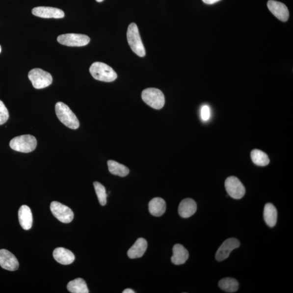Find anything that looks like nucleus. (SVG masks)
<instances>
[{"mask_svg": "<svg viewBox=\"0 0 293 293\" xmlns=\"http://www.w3.org/2000/svg\"><path fill=\"white\" fill-rule=\"evenodd\" d=\"M56 116L60 122L72 130H77L80 127V122L70 107L64 103L59 102L55 105Z\"/></svg>", "mask_w": 293, "mask_h": 293, "instance_id": "f257e3e1", "label": "nucleus"}, {"mask_svg": "<svg viewBox=\"0 0 293 293\" xmlns=\"http://www.w3.org/2000/svg\"><path fill=\"white\" fill-rule=\"evenodd\" d=\"M90 73L95 80L102 81L111 82L117 78L116 72L110 66L101 62L92 64Z\"/></svg>", "mask_w": 293, "mask_h": 293, "instance_id": "f03ea898", "label": "nucleus"}, {"mask_svg": "<svg viewBox=\"0 0 293 293\" xmlns=\"http://www.w3.org/2000/svg\"><path fill=\"white\" fill-rule=\"evenodd\" d=\"M127 37L128 44L133 53L140 57L146 55V50L144 47L137 25L132 23L128 27Z\"/></svg>", "mask_w": 293, "mask_h": 293, "instance_id": "7ed1b4c3", "label": "nucleus"}, {"mask_svg": "<svg viewBox=\"0 0 293 293\" xmlns=\"http://www.w3.org/2000/svg\"><path fill=\"white\" fill-rule=\"evenodd\" d=\"M37 145V139L34 136L30 135H24L15 137L9 143V146L12 150L27 153L33 151Z\"/></svg>", "mask_w": 293, "mask_h": 293, "instance_id": "20e7f679", "label": "nucleus"}, {"mask_svg": "<svg viewBox=\"0 0 293 293\" xmlns=\"http://www.w3.org/2000/svg\"><path fill=\"white\" fill-rule=\"evenodd\" d=\"M142 99L149 106L155 109H161L165 104L163 92L156 88H148L142 92Z\"/></svg>", "mask_w": 293, "mask_h": 293, "instance_id": "39448f33", "label": "nucleus"}, {"mask_svg": "<svg viewBox=\"0 0 293 293\" xmlns=\"http://www.w3.org/2000/svg\"><path fill=\"white\" fill-rule=\"evenodd\" d=\"M28 77L35 89H44L53 83L52 76L48 72L41 69L37 68L30 70Z\"/></svg>", "mask_w": 293, "mask_h": 293, "instance_id": "423d86ee", "label": "nucleus"}, {"mask_svg": "<svg viewBox=\"0 0 293 293\" xmlns=\"http://www.w3.org/2000/svg\"><path fill=\"white\" fill-rule=\"evenodd\" d=\"M57 41L61 45L72 47H81L88 44L90 39L88 36L84 34L68 33L58 36Z\"/></svg>", "mask_w": 293, "mask_h": 293, "instance_id": "0eeeda50", "label": "nucleus"}, {"mask_svg": "<svg viewBox=\"0 0 293 293\" xmlns=\"http://www.w3.org/2000/svg\"><path fill=\"white\" fill-rule=\"evenodd\" d=\"M51 212L60 222L69 223L73 220L74 214L72 210L57 202H53L50 205Z\"/></svg>", "mask_w": 293, "mask_h": 293, "instance_id": "6e6552de", "label": "nucleus"}, {"mask_svg": "<svg viewBox=\"0 0 293 293\" xmlns=\"http://www.w3.org/2000/svg\"><path fill=\"white\" fill-rule=\"evenodd\" d=\"M225 187L230 196L235 199L242 198L245 193L244 185L237 177L234 176L226 179Z\"/></svg>", "mask_w": 293, "mask_h": 293, "instance_id": "1a4fd4ad", "label": "nucleus"}, {"mask_svg": "<svg viewBox=\"0 0 293 293\" xmlns=\"http://www.w3.org/2000/svg\"><path fill=\"white\" fill-rule=\"evenodd\" d=\"M240 246V241L236 239L231 238L225 240L217 251L215 259L218 261H222L227 259L231 251L238 248Z\"/></svg>", "mask_w": 293, "mask_h": 293, "instance_id": "9d476101", "label": "nucleus"}, {"mask_svg": "<svg viewBox=\"0 0 293 293\" xmlns=\"http://www.w3.org/2000/svg\"><path fill=\"white\" fill-rule=\"evenodd\" d=\"M32 14L42 18L61 19L65 16L64 12L58 8L51 7H37L32 9Z\"/></svg>", "mask_w": 293, "mask_h": 293, "instance_id": "9b49d317", "label": "nucleus"}, {"mask_svg": "<svg viewBox=\"0 0 293 293\" xmlns=\"http://www.w3.org/2000/svg\"><path fill=\"white\" fill-rule=\"evenodd\" d=\"M269 11L279 20L286 22L289 19L290 13L286 5L280 2L269 0L267 3Z\"/></svg>", "mask_w": 293, "mask_h": 293, "instance_id": "f8f14e48", "label": "nucleus"}, {"mask_svg": "<svg viewBox=\"0 0 293 293\" xmlns=\"http://www.w3.org/2000/svg\"><path fill=\"white\" fill-rule=\"evenodd\" d=\"M19 262L11 252L6 249L0 250V266L4 269L15 271L19 268Z\"/></svg>", "mask_w": 293, "mask_h": 293, "instance_id": "ddd939ff", "label": "nucleus"}, {"mask_svg": "<svg viewBox=\"0 0 293 293\" xmlns=\"http://www.w3.org/2000/svg\"><path fill=\"white\" fill-rule=\"evenodd\" d=\"M197 208V204L194 200L186 198L180 203L178 213L182 217L187 218L191 217L196 212Z\"/></svg>", "mask_w": 293, "mask_h": 293, "instance_id": "4468645a", "label": "nucleus"}, {"mask_svg": "<svg viewBox=\"0 0 293 293\" xmlns=\"http://www.w3.org/2000/svg\"><path fill=\"white\" fill-rule=\"evenodd\" d=\"M19 223L25 230H28L32 227L33 215L31 210L27 205H23L19 210Z\"/></svg>", "mask_w": 293, "mask_h": 293, "instance_id": "2eb2a0df", "label": "nucleus"}, {"mask_svg": "<svg viewBox=\"0 0 293 293\" xmlns=\"http://www.w3.org/2000/svg\"><path fill=\"white\" fill-rule=\"evenodd\" d=\"M54 259L58 263L63 265H69L73 263L75 256L72 252L64 248H56L53 253Z\"/></svg>", "mask_w": 293, "mask_h": 293, "instance_id": "dca6fc26", "label": "nucleus"}, {"mask_svg": "<svg viewBox=\"0 0 293 293\" xmlns=\"http://www.w3.org/2000/svg\"><path fill=\"white\" fill-rule=\"evenodd\" d=\"M188 252L184 246L180 244L174 245L173 248V256L171 261L176 265H183L188 260Z\"/></svg>", "mask_w": 293, "mask_h": 293, "instance_id": "f3484780", "label": "nucleus"}, {"mask_svg": "<svg viewBox=\"0 0 293 293\" xmlns=\"http://www.w3.org/2000/svg\"><path fill=\"white\" fill-rule=\"evenodd\" d=\"M147 249V242L145 239L140 238L128 251V256L131 259L140 258L145 253Z\"/></svg>", "mask_w": 293, "mask_h": 293, "instance_id": "a211bd4d", "label": "nucleus"}, {"mask_svg": "<svg viewBox=\"0 0 293 293\" xmlns=\"http://www.w3.org/2000/svg\"><path fill=\"white\" fill-rule=\"evenodd\" d=\"M150 213L156 217L161 216L166 212V205L165 201L161 198H154L148 205Z\"/></svg>", "mask_w": 293, "mask_h": 293, "instance_id": "6ab92c4d", "label": "nucleus"}, {"mask_svg": "<svg viewBox=\"0 0 293 293\" xmlns=\"http://www.w3.org/2000/svg\"><path fill=\"white\" fill-rule=\"evenodd\" d=\"M264 219L268 227H275L277 223V212L273 204L267 203L266 204L264 212Z\"/></svg>", "mask_w": 293, "mask_h": 293, "instance_id": "aec40b11", "label": "nucleus"}, {"mask_svg": "<svg viewBox=\"0 0 293 293\" xmlns=\"http://www.w3.org/2000/svg\"><path fill=\"white\" fill-rule=\"evenodd\" d=\"M67 289L72 293H88V288L85 281L81 278H77L70 281Z\"/></svg>", "mask_w": 293, "mask_h": 293, "instance_id": "412c9836", "label": "nucleus"}, {"mask_svg": "<svg viewBox=\"0 0 293 293\" xmlns=\"http://www.w3.org/2000/svg\"><path fill=\"white\" fill-rule=\"evenodd\" d=\"M107 166L109 172L115 176L125 177L130 173V169L128 167L116 161L109 160L107 161Z\"/></svg>", "mask_w": 293, "mask_h": 293, "instance_id": "4be33fe9", "label": "nucleus"}, {"mask_svg": "<svg viewBox=\"0 0 293 293\" xmlns=\"http://www.w3.org/2000/svg\"><path fill=\"white\" fill-rule=\"evenodd\" d=\"M252 161L259 166L268 165L270 162L269 158L267 154L259 150H254L251 152Z\"/></svg>", "mask_w": 293, "mask_h": 293, "instance_id": "5701e85b", "label": "nucleus"}, {"mask_svg": "<svg viewBox=\"0 0 293 293\" xmlns=\"http://www.w3.org/2000/svg\"><path fill=\"white\" fill-rule=\"evenodd\" d=\"M218 285L220 289L228 293H234L239 290V284L237 280L231 277L221 280Z\"/></svg>", "mask_w": 293, "mask_h": 293, "instance_id": "b1692460", "label": "nucleus"}, {"mask_svg": "<svg viewBox=\"0 0 293 293\" xmlns=\"http://www.w3.org/2000/svg\"><path fill=\"white\" fill-rule=\"evenodd\" d=\"M94 186L97 194L98 199L102 206H105L107 204V194L106 189L104 185L99 182L94 183Z\"/></svg>", "mask_w": 293, "mask_h": 293, "instance_id": "393cba45", "label": "nucleus"}, {"mask_svg": "<svg viewBox=\"0 0 293 293\" xmlns=\"http://www.w3.org/2000/svg\"><path fill=\"white\" fill-rule=\"evenodd\" d=\"M9 112L2 101L0 100V125H2L8 120Z\"/></svg>", "mask_w": 293, "mask_h": 293, "instance_id": "a878e982", "label": "nucleus"}, {"mask_svg": "<svg viewBox=\"0 0 293 293\" xmlns=\"http://www.w3.org/2000/svg\"><path fill=\"white\" fill-rule=\"evenodd\" d=\"M210 109L209 106H204L201 109V117L203 121H207L209 120L210 117Z\"/></svg>", "mask_w": 293, "mask_h": 293, "instance_id": "bb28decb", "label": "nucleus"}, {"mask_svg": "<svg viewBox=\"0 0 293 293\" xmlns=\"http://www.w3.org/2000/svg\"><path fill=\"white\" fill-rule=\"evenodd\" d=\"M219 1H220V0H203V1L205 3L208 4H212L216 3Z\"/></svg>", "mask_w": 293, "mask_h": 293, "instance_id": "cd10ccee", "label": "nucleus"}, {"mask_svg": "<svg viewBox=\"0 0 293 293\" xmlns=\"http://www.w3.org/2000/svg\"><path fill=\"white\" fill-rule=\"evenodd\" d=\"M135 292L133 291V290L130 289H128L125 290L123 292V293H135Z\"/></svg>", "mask_w": 293, "mask_h": 293, "instance_id": "c85d7f7f", "label": "nucleus"}, {"mask_svg": "<svg viewBox=\"0 0 293 293\" xmlns=\"http://www.w3.org/2000/svg\"><path fill=\"white\" fill-rule=\"evenodd\" d=\"M96 1L98 2H101L103 1H104V0H96Z\"/></svg>", "mask_w": 293, "mask_h": 293, "instance_id": "c756f323", "label": "nucleus"}, {"mask_svg": "<svg viewBox=\"0 0 293 293\" xmlns=\"http://www.w3.org/2000/svg\"><path fill=\"white\" fill-rule=\"evenodd\" d=\"M1 52V46L0 45V53Z\"/></svg>", "mask_w": 293, "mask_h": 293, "instance_id": "7c9ffc66", "label": "nucleus"}]
</instances>
